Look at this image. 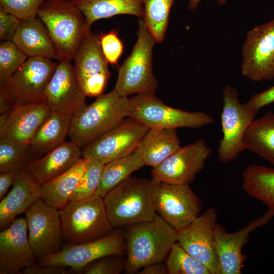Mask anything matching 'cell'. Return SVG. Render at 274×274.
<instances>
[{
  "label": "cell",
  "instance_id": "40",
  "mask_svg": "<svg viewBox=\"0 0 274 274\" xmlns=\"http://www.w3.org/2000/svg\"><path fill=\"white\" fill-rule=\"evenodd\" d=\"M21 20L0 7V40L12 41Z\"/></svg>",
  "mask_w": 274,
  "mask_h": 274
},
{
  "label": "cell",
  "instance_id": "30",
  "mask_svg": "<svg viewBox=\"0 0 274 274\" xmlns=\"http://www.w3.org/2000/svg\"><path fill=\"white\" fill-rule=\"evenodd\" d=\"M243 188L250 196L265 204L274 216V168L248 166L243 173Z\"/></svg>",
  "mask_w": 274,
  "mask_h": 274
},
{
  "label": "cell",
  "instance_id": "22",
  "mask_svg": "<svg viewBox=\"0 0 274 274\" xmlns=\"http://www.w3.org/2000/svg\"><path fill=\"white\" fill-rule=\"evenodd\" d=\"M40 197V184L26 169L17 172L10 190L0 202L1 231L25 213Z\"/></svg>",
  "mask_w": 274,
  "mask_h": 274
},
{
  "label": "cell",
  "instance_id": "39",
  "mask_svg": "<svg viewBox=\"0 0 274 274\" xmlns=\"http://www.w3.org/2000/svg\"><path fill=\"white\" fill-rule=\"evenodd\" d=\"M98 38L101 50L108 62L111 64H117L123 52L124 46L117 31L111 30L101 35Z\"/></svg>",
  "mask_w": 274,
  "mask_h": 274
},
{
  "label": "cell",
  "instance_id": "8",
  "mask_svg": "<svg viewBox=\"0 0 274 274\" xmlns=\"http://www.w3.org/2000/svg\"><path fill=\"white\" fill-rule=\"evenodd\" d=\"M58 63L50 58L28 57L0 83V96L13 106L44 102L47 85Z\"/></svg>",
  "mask_w": 274,
  "mask_h": 274
},
{
  "label": "cell",
  "instance_id": "37",
  "mask_svg": "<svg viewBox=\"0 0 274 274\" xmlns=\"http://www.w3.org/2000/svg\"><path fill=\"white\" fill-rule=\"evenodd\" d=\"M123 255H110L97 259L86 265L84 274H119L125 269L126 259Z\"/></svg>",
  "mask_w": 274,
  "mask_h": 274
},
{
  "label": "cell",
  "instance_id": "10",
  "mask_svg": "<svg viewBox=\"0 0 274 274\" xmlns=\"http://www.w3.org/2000/svg\"><path fill=\"white\" fill-rule=\"evenodd\" d=\"M149 128L127 117L81 148L82 157L104 164L126 156L138 148Z\"/></svg>",
  "mask_w": 274,
  "mask_h": 274
},
{
  "label": "cell",
  "instance_id": "35",
  "mask_svg": "<svg viewBox=\"0 0 274 274\" xmlns=\"http://www.w3.org/2000/svg\"><path fill=\"white\" fill-rule=\"evenodd\" d=\"M28 57L12 41L0 44V83L16 72Z\"/></svg>",
  "mask_w": 274,
  "mask_h": 274
},
{
  "label": "cell",
  "instance_id": "2",
  "mask_svg": "<svg viewBox=\"0 0 274 274\" xmlns=\"http://www.w3.org/2000/svg\"><path fill=\"white\" fill-rule=\"evenodd\" d=\"M159 182L130 176L102 198L114 229L149 221L156 214L154 193Z\"/></svg>",
  "mask_w": 274,
  "mask_h": 274
},
{
  "label": "cell",
  "instance_id": "17",
  "mask_svg": "<svg viewBox=\"0 0 274 274\" xmlns=\"http://www.w3.org/2000/svg\"><path fill=\"white\" fill-rule=\"evenodd\" d=\"M217 213L210 207L186 228L178 231L177 242L205 265L211 274H221L215 245Z\"/></svg>",
  "mask_w": 274,
  "mask_h": 274
},
{
  "label": "cell",
  "instance_id": "1",
  "mask_svg": "<svg viewBox=\"0 0 274 274\" xmlns=\"http://www.w3.org/2000/svg\"><path fill=\"white\" fill-rule=\"evenodd\" d=\"M124 236V270L134 273L147 265L162 262L178 241V231L156 213L150 220L128 226Z\"/></svg>",
  "mask_w": 274,
  "mask_h": 274
},
{
  "label": "cell",
  "instance_id": "19",
  "mask_svg": "<svg viewBox=\"0 0 274 274\" xmlns=\"http://www.w3.org/2000/svg\"><path fill=\"white\" fill-rule=\"evenodd\" d=\"M37 263L28 239L25 217L17 218L0 232V273H21Z\"/></svg>",
  "mask_w": 274,
  "mask_h": 274
},
{
  "label": "cell",
  "instance_id": "43",
  "mask_svg": "<svg viewBox=\"0 0 274 274\" xmlns=\"http://www.w3.org/2000/svg\"><path fill=\"white\" fill-rule=\"evenodd\" d=\"M17 173L13 172H0V200L8 193L12 186Z\"/></svg>",
  "mask_w": 274,
  "mask_h": 274
},
{
  "label": "cell",
  "instance_id": "4",
  "mask_svg": "<svg viewBox=\"0 0 274 274\" xmlns=\"http://www.w3.org/2000/svg\"><path fill=\"white\" fill-rule=\"evenodd\" d=\"M129 98L114 89L97 97L72 118L70 141L82 148L127 117Z\"/></svg>",
  "mask_w": 274,
  "mask_h": 274
},
{
  "label": "cell",
  "instance_id": "36",
  "mask_svg": "<svg viewBox=\"0 0 274 274\" xmlns=\"http://www.w3.org/2000/svg\"><path fill=\"white\" fill-rule=\"evenodd\" d=\"M104 165L102 163L89 160L84 175L71 196V201L86 199L95 194Z\"/></svg>",
  "mask_w": 274,
  "mask_h": 274
},
{
  "label": "cell",
  "instance_id": "23",
  "mask_svg": "<svg viewBox=\"0 0 274 274\" xmlns=\"http://www.w3.org/2000/svg\"><path fill=\"white\" fill-rule=\"evenodd\" d=\"M81 157V148L71 141H64L44 156L32 161L25 169L41 185L68 170Z\"/></svg>",
  "mask_w": 274,
  "mask_h": 274
},
{
  "label": "cell",
  "instance_id": "27",
  "mask_svg": "<svg viewBox=\"0 0 274 274\" xmlns=\"http://www.w3.org/2000/svg\"><path fill=\"white\" fill-rule=\"evenodd\" d=\"M181 147L176 129H149L135 151L145 165L153 168Z\"/></svg>",
  "mask_w": 274,
  "mask_h": 274
},
{
  "label": "cell",
  "instance_id": "16",
  "mask_svg": "<svg viewBox=\"0 0 274 274\" xmlns=\"http://www.w3.org/2000/svg\"><path fill=\"white\" fill-rule=\"evenodd\" d=\"M212 154L211 149L201 139L181 147L158 166L152 168L153 179L159 182L189 185L203 169Z\"/></svg>",
  "mask_w": 274,
  "mask_h": 274
},
{
  "label": "cell",
  "instance_id": "12",
  "mask_svg": "<svg viewBox=\"0 0 274 274\" xmlns=\"http://www.w3.org/2000/svg\"><path fill=\"white\" fill-rule=\"evenodd\" d=\"M242 53L244 76L255 82L274 79V18L248 31Z\"/></svg>",
  "mask_w": 274,
  "mask_h": 274
},
{
  "label": "cell",
  "instance_id": "18",
  "mask_svg": "<svg viewBox=\"0 0 274 274\" xmlns=\"http://www.w3.org/2000/svg\"><path fill=\"white\" fill-rule=\"evenodd\" d=\"M85 97L71 61H58L45 91L44 102L47 106L51 111L72 118L86 106Z\"/></svg>",
  "mask_w": 274,
  "mask_h": 274
},
{
  "label": "cell",
  "instance_id": "7",
  "mask_svg": "<svg viewBox=\"0 0 274 274\" xmlns=\"http://www.w3.org/2000/svg\"><path fill=\"white\" fill-rule=\"evenodd\" d=\"M127 117L149 129L197 128L215 121L204 112H189L168 106L155 94H139L129 98Z\"/></svg>",
  "mask_w": 274,
  "mask_h": 274
},
{
  "label": "cell",
  "instance_id": "32",
  "mask_svg": "<svg viewBox=\"0 0 274 274\" xmlns=\"http://www.w3.org/2000/svg\"><path fill=\"white\" fill-rule=\"evenodd\" d=\"M144 8L143 19L158 43L165 39L171 9L175 0H140Z\"/></svg>",
  "mask_w": 274,
  "mask_h": 274
},
{
  "label": "cell",
  "instance_id": "34",
  "mask_svg": "<svg viewBox=\"0 0 274 274\" xmlns=\"http://www.w3.org/2000/svg\"><path fill=\"white\" fill-rule=\"evenodd\" d=\"M169 274H211L208 268L179 243L173 246L166 262Z\"/></svg>",
  "mask_w": 274,
  "mask_h": 274
},
{
  "label": "cell",
  "instance_id": "6",
  "mask_svg": "<svg viewBox=\"0 0 274 274\" xmlns=\"http://www.w3.org/2000/svg\"><path fill=\"white\" fill-rule=\"evenodd\" d=\"M59 211L65 243L79 244L94 241L114 229L100 196L94 195L71 200Z\"/></svg>",
  "mask_w": 274,
  "mask_h": 274
},
{
  "label": "cell",
  "instance_id": "44",
  "mask_svg": "<svg viewBox=\"0 0 274 274\" xmlns=\"http://www.w3.org/2000/svg\"><path fill=\"white\" fill-rule=\"evenodd\" d=\"M140 274H167L168 273L166 264L162 262L147 265L140 270Z\"/></svg>",
  "mask_w": 274,
  "mask_h": 274
},
{
  "label": "cell",
  "instance_id": "15",
  "mask_svg": "<svg viewBox=\"0 0 274 274\" xmlns=\"http://www.w3.org/2000/svg\"><path fill=\"white\" fill-rule=\"evenodd\" d=\"M156 213L178 231L199 215L201 202L189 185L159 182L154 193Z\"/></svg>",
  "mask_w": 274,
  "mask_h": 274
},
{
  "label": "cell",
  "instance_id": "24",
  "mask_svg": "<svg viewBox=\"0 0 274 274\" xmlns=\"http://www.w3.org/2000/svg\"><path fill=\"white\" fill-rule=\"evenodd\" d=\"M89 160L81 157L67 171L40 185V198L47 205L60 210L70 201L87 167Z\"/></svg>",
  "mask_w": 274,
  "mask_h": 274
},
{
  "label": "cell",
  "instance_id": "29",
  "mask_svg": "<svg viewBox=\"0 0 274 274\" xmlns=\"http://www.w3.org/2000/svg\"><path fill=\"white\" fill-rule=\"evenodd\" d=\"M244 146L274 164V113L267 112L252 121L245 134Z\"/></svg>",
  "mask_w": 274,
  "mask_h": 274
},
{
  "label": "cell",
  "instance_id": "28",
  "mask_svg": "<svg viewBox=\"0 0 274 274\" xmlns=\"http://www.w3.org/2000/svg\"><path fill=\"white\" fill-rule=\"evenodd\" d=\"M84 15L89 28L96 21L118 15H131L143 18L140 0H72Z\"/></svg>",
  "mask_w": 274,
  "mask_h": 274
},
{
  "label": "cell",
  "instance_id": "25",
  "mask_svg": "<svg viewBox=\"0 0 274 274\" xmlns=\"http://www.w3.org/2000/svg\"><path fill=\"white\" fill-rule=\"evenodd\" d=\"M12 41L28 57L56 59L55 50L48 31L38 17L21 20Z\"/></svg>",
  "mask_w": 274,
  "mask_h": 274
},
{
  "label": "cell",
  "instance_id": "45",
  "mask_svg": "<svg viewBox=\"0 0 274 274\" xmlns=\"http://www.w3.org/2000/svg\"><path fill=\"white\" fill-rule=\"evenodd\" d=\"M202 0H190L188 4V9L192 11L195 10L198 6L200 2ZM218 4L221 5H224L226 4L227 0H216Z\"/></svg>",
  "mask_w": 274,
  "mask_h": 274
},
{
  "label": "cell",
  "instance_id": "9",
  "mask_svg": "<svg viewBox=\"0 0 274 274\" xmlns=\"http://www.w3.org/2000/svg\"><path fill=\"white\" fill-rule=\"evenodd\" d=\"M221 114L222 138L218 148L219 161L226 163L235 160L245 150V134L257 114L247 104L241 103L235 87L227 85L222 92Z\"/></svg>",
  "mask_w": 274,
  "mask_h": 274
},
{
  "label": "cell",
  "instance_id": "33",
  "mask_svg": "<svg viewBox=\"0 0 274 274\" xmlns=\"http://www.w3.org/2000/svg\"><path fill=\"white\" fill-rule=\"evenodd\" d=\"M35 159L29 145L0 139V172L17 173L25 169Z\"/></svg>",
  "mask_w": 274,
  "mask_h": 274
},
{
  "label": "cell",
  "instance_id": "41",
  "mask_svg": "<svg viewBox=\"0 0 274 274\" xmlns=\"http://www.w3.org/2000/svg\"><path fill=\"white\" fill-rule=\"evenodd\" d=\"M274 102V86L266 90L254 94L246 103L258 114L263 107Z\"/></svg>",
  "mask_w": 274,
  "mask_h": 274
},
{
  "label": "cell",
  "instance_id": "11",
  "mask_svg": "<svg viewBox=\"0 0 274 274\" xmlns=\"http://www.w3.org/2000/svg\"><path fill=\"white\" fill-rule=\"evenodd\" d=\"M125 252V236L118 228L94 241L79 244L65 243L59 251L48 255L37 264L64 266L81 273L86 265L97 259L110 255H123Z\"/></svg>",
  "mask_w": 274,
  "mask_h": 274
},
{
  "label": "cell",
  "instance_id": "13",
  "mask_svg": "<svg viewBox=\"0 0 274 274\" xmlns=\"http://www.w3.org/2000/svg\"><path fill=\"white\" fill-rule=\"evenodd\" d=\"M25 215L28 239L38 262L59 251L63 241L59 210L40 198Z\"/></svg>",
  "mask_w": 274,
  "mask_h": 274
},
{
  "label": "cell",
  "instance_id": "14",
  "mask_svg": "<svg viewBox=\"0 0 274 274\" xmlns=\"http://www.w3.org/2000/svg\"><path fill=\"white\" fill-rule=\"evenodd\" d=\"M74 59L75 74L84 95L97 97L102 94L111 73L99 38L91 30L79 46Z\"/></svg>",
  "mask_w": 274,
  "mask_h": 274
},
{
  "label": "cell",
  "instance_id": "5",
  "mask_svg": "<svg viewBox=\"0 0 274 274\" xmlns=\"http://www.w3.org/2000/svg\"><path fill=\"white\" fill-rule=\"evenodd\" d=\"M157 43L145 22L139 18L137 40L118 70L114 89L121 95L155 94L158 81L153 70V49Z\"/></svg>",
  "mask_w": 274,
  "mask_h": 274
},
{
  "label": "cell",
  "instance_id": "42",
  "mask_svg": "<svg viewBox=\"0 0 274 274\" xmlns=\"http://www.w3.org/2000/svg\"><path fill=\"white\" fill-rule=\"evenodd\" d=\"M76 273L73 269L61 265H40L37 263L24 269L21 273L24 274H61Z\"/></svg>",
  "mask_w": 274,
  "mask_h": 274
},
{
  "label": "cell",
  "instance_id": "3",
  "mask_svg": "<svg viewBox=\"0 0 274 274\" xmlns=\"http://www.w3.org/2000/svg\"><path fill=\"white\" fill-rule=\"evenodd\" d=\"M38 17L46 27L58 61H71L90 31L86 19L72 0H47Z\"/></svg>",
  "mask_w": 274,
  "mask_h": 274
},
{
  "label": "cell",
  "instance_id": "31",
  "mask_svg": "<svg viewBox=\"0 0 274 274\" xmlns=\"http://www.w3.org/2000/svg\"><path fill=\"white\" fill-rule=\"evenodd\" d=\"M145 166L136 151L105 164L96 195L103 198L109 191L127 179L134 172Z\"/></svg>",
  "mask_w": 274,
  "mask_h": 274
},
{
  "label": "cell",
  "instance_id": "21",
  "mask_svg": "<svg viewBox=\"0 0 274 274\" xmlns=\"http://www.w3.org/2000/svg\"><path fill=\"white\" fill-rule=\"evenodd\" d=\"M51 112L44 102L15 105L0 116V139L29 145L39 127Z\"/></svg>",
  "mask_w": 274,
  "mask_h": 274
},
{
  "label": "cell",
  "instance_id": "20",
  "mask_svg": "<svg viewBox=\"0 0 274 274\" xmlns=\"http://www.w3.org/2000/svg\"><path fill=\"white\" fill-rule=\"evenodd\" d=\"M272 217L267 211L263 216L252 221L239 230L231 233L217 225L215 232V245L221 274L242 273L245 260L242 250L249 241L250 233L256 228L266 224Z\"/></svg>",
  "mask_w": 274,
  "mask_h": 274
},
{
  "label": "cell",
  "instance_id": "38",
  "mask_svg": "<svg viewBox=\"0 0 274 274\" xmlns=\"http://www.w3.org/2000/svg\"><path fill=\"white\" fill-rule=\"evenodd\" d=\"M47 0H0V7L20 20L35 18L41 6Z\"/></svg>",
  "mask_w": 274,
  "mask_h": 274
},
{
  "label": "cell",
  "instance_id": "26",
  "mask_svg": "<svg viewBox=\"0 0 274 274\" xmlns=\"http://www.w3.org/2000/svg\"><path fill=\"white\" fill-rule=\"evenodd\" d=\"M71 121L72 118L68 115L51 111L38 128L29 144L35 159L64 142L65 138L69 135Z\"/></svg>",
  "mask_w": 274,
  "mask_h": 274
}]
</instances>
